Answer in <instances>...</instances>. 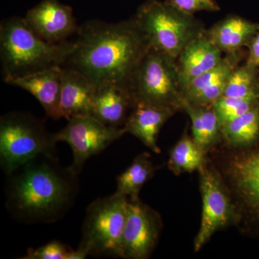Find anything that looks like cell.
<instances>
[{"label":"cell","mask_w":259,"mask_h":259,"mask_svg":"<svg viewBox=\"0 0 259 259\" xmlns=\"http://www.w3.org/2000/svg\"><path fill=\"white\" fill-rule=\"evenodd\" d=\"M165 3L183 13L192 15L197 12H217L221 10L215 0H165Z\"/></svg>","instance_id":"27"},{"label":"cell","mask_w":259,"mask_h":259,"mask_svg":"<svg viewBox=\"0 0 259 259\" xmlns=\"http://www.w3.org/2000/svg\"><path fill=\"white\" fill-rule=\"evenodd\" d=\"M243 49L224 54L222 61L214 69L191 81L182 92V100L198 106H213L223 96L226 83L237 66L245 60Z\"/></svg>","instance_id":"13"},{"label":"cell","mask_w":259,"mask_h":259,"mask_svg":"<svg viewBox=\"0 0 259 259\" xmlns=\"http://www.w3.org/2000/svg\"><path fill=\"white\" fill-rule=\"evenodd\" d=\"M236 209L235 228L259 241V140L247 147L221 143L207 153Z\"/></svg>","instance_id":"3"},{"label":"cell","mask_w":259,"mask_h":259,"mask_svg":"<svg viewBox=\"0 0 259 259\" xmlns=\"http://www.w3.org/2000/svg\"><path fill=\"white\" fill-rule=\"evenodd\" d=\"M256 86H257V90H258V93L259 94V76H258V79H257V84H256Z\"/></svg>","instance_id":"29"},{"label":"cell","mask_w":259,"mask_h":259,"mask_svg":"<svg viewBox=\"0 0 259 259\" xmlns=\"http://www.w3.org/2000/svg\"><path fill=\"white\" fill-rule=\"evenodd\" d=\"M126 88L135 105L145 104L182 111L177 60L152 47L140 61Z\"/></svg>","instance_id":"7"},{"label":"cell","mask_w":259,"mask_h":259,"mask_svg":"<svg viewBox=\"0 0 259 259\" xmlns=\"http://www.w3.org/2000/svg\"><path fill=\"white\" fill-rule=\"evenodd\" d=\"M76 35L63 66L76 70L97 87L117 83L126 88L151 47L134 17L119 23L88 20L80 25Z\"/></svg>","instance_id":"1"},{"label":"cell","mask_w":259,"mask_h":259,"mask_svg":"<svg viewBox=\"0 0 259 259\" xmlns=\"http://www.w3.org/2000/svg\"><path fill=\"white\" fill-rule=\"evenodd\" d=\"M258 30L259 23L231 15L207 29V34L223 54H227L247 47Z\"/></svg>","instance_id":"19"},{"label":"cell","mask_w":259,"mask_h":259,"mask_svg":"<svg viewBox=\"0 0 259 259\" xmlns=\"http://www.w3.org/2000/svg\"><path fill=\"white\" fill-rule=\"evenodd\" d=\"M259 104V94L248 96L232 97L222 96L213 105L221 125L246 113Z\"/></svg>","instance_id":"25"},{"label":"cell","mask_w":259,"mask_h":259,"mask_svg":"<svg viewBox=\"0 0 259 259\" xmlns=\"http://www.w3.org/2000/svg\"><path fill=\"white\" fill-rule=\"evenodd\" d=\"M248 53L245 62L259 69V30L247 46Z\"/></svg>","instance_id":"28"},{"label":"cell","mask_w":259,"mask_h":259,"mask_svg":"<svg viewBox=\"0 0 259 259\" xmlns=\"http://www.w3.org/2000/svg\"><path fill=\"white\" fill-rule=\"evenodd\" d=\"M158 168L151 161L149 153H140L128 168L117 177L115 193L126 197L129 200L139 199L141 189L153 178Z\"/></svg>","instance_id":"21"},{"label":"cell","mask_w":259,"mask_h":259,"mask_svg":"<svg viewBox=\"0 0 259 259\" xmlns=\"http://www.w3.org/2000/svg\"><path fill=\"white\" fill-rule=\"evenodd\" d=\"M128 199L114 193L89 205L78 252L88 255L123 258V234Z\"/></svg>","instance_id":"8"},{"label":"cell","mask_w":259,"mask_h":259,"mask_svg":"<svg viewBox=\"0 0 259 259\" xmlns=\"http://www.w3.org/2000/svg\"><path fill=\"white\" fill-rule=\"evenodd\" d=\"M24 18L34 32L51 44L67 41L79 28L71 7L58 0H42Z\"/></svg>","instance_id":"12"},{"label":"cell","mask_w":259,"mask_h":259,"mask_svg":"<svg viewBox=\"0 0 259 259\" xmlns=\"http://www.w3.org/2000/svg\"><path fill=\"white\" fill-rule=\"evenodd\" d=\"M61 67L54 66L10 80L7 83L28 92L40 102L46 113L53 119H59Z\"/></svg>","instance_id":"17"},{"label":"cell","mask_w":259,"mask_h":259,"mask_svg":"<svg viewBox=\"0 0 259 259\" xmlns=\"http://www.w3.org/2000/svg\"><path fill=\"white\" fill-rule=\"evenodd\" d=\"M162 228L159 213L140 199H128L123 234V258H149L158 244Z\"/></svg>","instance_id":"11"},{"label":"cell","mask_w":259,"mask_h":259,"mask_svg":"<svg viewBox=\"0 0 259 259\" xmlns=\"http://www.w3.org/2000/svg\"><path fill=\"white\" fill-rule=\"evenodd\" d=\"M222 142L230 147H247L259 140V104L222 125Z\"/></svg>","instance_id":"23"},{"label":"cell","mask_w":259,"mask_h":259,"mask_svg":"<svg viewBox=\"0 0 259 259\" xmlns=\"http://www.w3.org/2000/svg\"><path fill=\"white\" fill-rule=\"evenodd\" d=\"M198 173L202 211L200 226L194 241L195 252L202 249L214 233L235 227L236 223V209L231 195L208 158Z\"/></svg>","instance_id":"9"},{"label":"cell","mask_w":259,"mask_h":259,"mask_svg":"<svg viewBox=\"0 0 259 259\" xmlns=\"http://www.w3.org/2000/svg\"><path fill=\"white\" fill-rule=\"evenodd\" d=\"M74 41H46L33 31L25 18L13 17L0 25V59L5 82L42 70L63 66Z\"/></svg>","instance_id":"4"},{"label":"cell","mask_w":259,"mask_h":259,"mask_svg":"<svg viewBox=\"0 0 259 259\" xmlns=\"http://www.w3.org/2000/svg\"><path fill=\"white\" fill-rule=\"evenodd\" d=\"M207 160V154L185 131L169 151L168 168L176 176L198 171Z\"/></svg>","instance_id":"22"},{"label":"cell","mask_w":259,"mask_h":259,"mask_svg":"<svg viewBox=\"0 0 259 259\" xmlns=\"http://www.w3.org/2000/svg\"><path fill=\"white\" fill-rule=\"evenodd\" d=\"M125 134L123 127L105 125L93 116H79L68 120L66 127L55 134V138L57 142L69 145L73 162L69 168L78 175L88 158L101 153Z\"/></svg>","instance_id":"10"},{"label":"cell","mask_w":259,"mask_h":259,"mask_svg":"<svg viewBox=\"0 0 259 259\" xmlns=\"http://www.w3.org/2000/svg\"><path fill=\"white\" fill-rule=\"evenodd\" d=\"M23 259H75V250H71L60 242L53 241L47 244L31 248Z\"/></svg>","instance_id":"26"},{"label":"cell","mask_w":259,"mask_h":259,"mask_svg":"<svg viewBox=\"0 0 259 259\" xmlns=\"http://www.w3.org/2000/svg\"><path fill=\"white\" fill-rule=\"evenodd\" d=\"M177 112L168 107L138 104L131 110L123 127L126 134L138 138L145 146L158 154L161 153L157 144L160 131Z\"/></svg>","instance_id":"16"},{"label":"cell","mask_w":259,"mask_h":259,"mask_svg":"<svg viewBox=\"0 0 259 259\" xmlns=\"http://www.w3.org/2000/svg\"><path fill=\"white\" fill-rule=\"evenodd\" d=\"M258 76V68L245 62L240 64L230 76L223 96L241 97L258 93L256 84Z\"/></svg>","instance_id":"24"},{"label":"cell","mask_w":259,"mask_h":259,"mask_svg":"<svg viewBox=\"0 0 259 259\" xmlns=\"http://www.w3.org/2000/svg\"><path fill=\"white\" fill-rule=\"evenodd\" d=\"M134 18L151 47L176 60L191 41L207 31L194 15L158 0L146 1Z\"/></svg>","instance_id":"6"},{"label":"cell","mask_w":259,"mask_h":259,"mask_svg":"<svg viewBox=\"0 0 259 259\" xmlns=\"http://www.w3.org/2000/svg\"><path fill=\"white\" fill-rule=\"evenodd\" d=\"M56 143L55 134L30 114L12 112L0 119V161L7 175L39 156L54 157Z\"/></svg>","instance_id":"5"},{"label":"cell","mask_w":259,"mask_h":259,"mask_svg":"<svg viewBox=\"0 0 259 259\" xmlns=\"http://www.w3.org/2000/svg\"><path fill=\"white\" fill-rule=\"evenodd\" d=\"M32 160L12 180L8 205L15 216L25 222L50 223L72 204L77 190L76 177L69 168L60 169L55 163Z\"/></svg>","instance_id":"2"},{"label":"cell","mask_w":259,"mask_h":259,"mask_svg":"<svg viewBox=\"0 0 259 259\" xmlns=\"http://www.w3.org/2000/svg\"><path fill=\"white\" fill-rule=\"evenodd\" d=\"M182 111L190 117L194 141L207 154L222 142V125L213 106H198L182 101Z\"/></svg>","instance_id":"20"},{"label":"cell","mask_w":259,"mask_h":259,"mask_svg":"<svg viewBox=\"0 0 259 259\" xmlns=\"http://www.w3.org/2000/svg\"><path fill=\"white\" fill-rule=\"evenodd\" d=\"M97 86L87 76L71 68L61 67L59 112L69 120L79 116H92Z\"/></svg>","instance_id":"14"},{"label":"cell","mask_w":259,"mask_h":259,"mask_svg":"<svg viewBox=\"0 0 259 259\" xmlns=\"http://www.w3.org/2000/svg\"><path fill=\"white\" fill-rule=\"evenodd\" d=\"M134 106L127 88L117 83H106L97 87L92 116L105 125L122 127Z\"/></svg>","instance_id":"18"},{"label":"cell","mask_w":259,"mask_h":259,"mask_svg":"<svg viewBox=\"0 0 259 259\" xmlns=\"http://www.w3.org/2000/svg\"><path fill=\"white\" fill-rule=\"evenodd\" d=\"M224 54L207 35V31L191 41L177 59L181 92L204 73L214 69Z\"/></svg>","instance_id":"15"}]
</instances>
